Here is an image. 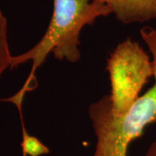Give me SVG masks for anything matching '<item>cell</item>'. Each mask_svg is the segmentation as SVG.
<instances>
[{
    "label": "cell",
    "instance_id": "obj_1",
    "mask_svg": "<svg viewBox=\"0 0 156 156\" xmlns=\"http://www.w3.org/2000/svg\"><path fill=\"white\" fill-rule=\"evenodd\" d=\"M113 14L105 3L99 0H53V13L44 35L37 44L21 55L13 56L11 69L31 60L32 67L28 79L22 89L10 98L22 115V102L24 95L37 88L36 71L44 62L50 52L56 59L75 63L80 60V33L84 26L92 25L101 17Z\"/></svg>",
    "mask_w": 156,
    "mask_h": 156
},
{
    "label": "cell",
    "instance_id": "obj_2",
    "mask_svg": "<svg viewBox=\"0 0 156 156\" xmlns=\"http://www.w3.org/2000/svg\"><path fill=\"white\" fill-rule=\"evenodd\" d=\"M140 34L153 56L154 83L122 115L112 112L109 95L89 106L96 140L92 156H128L131 143L142 135L146 127L156 122V29L146 26Z\"/></svg>",
    "mask_w": 156,
    "mask_h": 156
},
{
    "label": "cell",
    "instance_id": "obj_3",
    "mask_svg": "<svg viewBox=\"0 0 156 156\" xmlns=\"http://www.w3.org/2000/svg\"><path fill=\"white\" fill-rule=\"evenodd\" d=\"M112 112L122 115L139 98L140 92L154 76V65L139 44L127 38L117 45L107 63Z\"/></svg>",
    "mask_w": 156,
    "mask_h": 156
},
{
    "label": "cell",
    "instance_id": "obj_4",
    "mask_svg": "<svg viewBox=\"0 0 156 156\" xmlns=\"http://www.w3.org/2000/svg\"><path fill=\"white\" fill-rule=\"evenodd\" d=\"M109 6L119 22L124 24L156 19V0H99Z\"/></svg>",
    "mask_w": 156,
    "mask_h": 156
},
{
    "label": "cell",
    "instance_id": "obj_5",
    "mask_svg": "<svg viewBox=\"0 0 156 156\" xmlns=\"http://www.w3.org/2000/svg\"><path fill=\"white\" fill-rule=\"evenodd\" d=\"M12 57L8 41V21L0 11V76L8 68L11 69Z\"/></svg>",
    "mask_w": 156,
    "mask_h": 156
},
{
    "label": "cell",
    "instance_id": "obj_6",
    "mask_svg": "<svg viewBox=\"0 0 156 156\" xmlns=\"http://www.w3.org/2000/svg\"><path fill=\"white\" fill-rule=\"evenodd\" d=\"M22 131L23 140L21 147L23 156H40L50 153L49 148L45 147L37 138L30 135L26 132V129Z\"/></svg>",
    "mask_w": 156,
    "mask_h": 156
},
{
    "label": "cell",
    "instance_id": "obj_7",
    "mask_svg": "<svg viewBox=\"0 0 156 156\" xmlns=\"http://www.w3.org/2000/svg\"><path fill=\"white\" fill-rule=\"evenodd\" d=\"M145 156H156V140L149 146Z\"/></svg>",
    "mask_w": 156,
    "mask_h": 156
}]
</instances>
